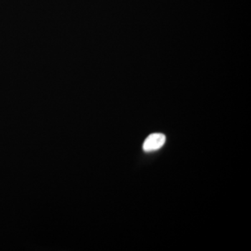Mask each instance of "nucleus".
I'll list each match as a JSON object with an SVG mask.
<instances>
[{"label": "nucleus", "instance_id": "obj_1", "mask_svg": "<svg viewBox=\"0 0 251 251\" xmlns=\"http://www.w3.org/2000/svg\"><path fill=\"white\" fill-rule=\"evenodd\" d=\"M166 135L162 133H153L149 135L143 143V150L145 152H151L159 150L166 143Z\"/></svg>", "mask_w": 251, "mask_h": 251}]
</instances>
